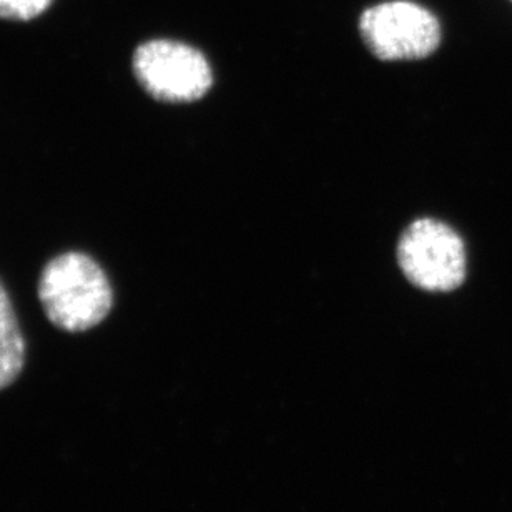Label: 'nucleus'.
I'll use <instances>...</instances> for the list:
<instances>
[{"label":"nucleus","instance_id":"nucleus-5","mask_svg":"<svg viewBox=\"0 0 512 512\" xmlns=\"http://www.w3.org/2000/svg\"><path fill=\"white\" fill-rule=\"evenodd\" d=\"M24 363V336L20 333L12 301L0 283V389L17 380Z\"/></svg>","mask_w":512,"mask_h":512},{"label":"nucleus","instance_id":"nucleus-2","mask_svg":"<svg viewBox=\"0 0 512 512\" xmlns=\"http://www.w3.org/2000/svg\"><path fill=\"white\" fill-rule=\"evenodd\" d=\"M133 74L153 99L190 104L212 89L213 74L200 50L177 40L155 39L138 45Z\"/></svg>","mask_w":512,"mask_h":512},{"label":"nucleus","instance_id":"nucleus-3","mask_svg":"<svg viewBox=\"0 0 512 512\" xmlns=\"http://www.w3.org/2000/svg\"><path fill=\"white\" fill-rule=\"evenodd\" d=\"M398 263L414 286L446 293L463 285L466 248L453 228L433 218L411 223L398 243Z\"/></svg>","mask_w":512,"mask_h":512},{"label":"nucleus","instance_id":"nucleus-6","mask_svg":"<svg viewBox=\"0 0 512 512\" xmlns=\"http://www.w3.org/2000/svg\"><path fill=\"white\" fill-rule=\"evenodd\" d=\"M55 0H0V19L29 22L45 14Z\"/></svg>","mask_w":512,"mask_h":512},{"label":"nucleus","instance_id":"nucleus-1","mask_svg":"<svg viewBox=\"0 0 512 512\" xmlns=\"http://www.w3.org/2000/svg\"><path fill=\"white\" fill-rule=\"evenodd\" d=\"M45 315L60 330L80 333L107 318L114 295L104 270L84 253H64L45 266L39 280Z\"/></svg>","mask_w":512,"mask_h":512},{"label":"nucleus","instance_id":"nucleus-4","mask_svg":"<svg viewBox=\"0 0 512 512\" xmlns=\"http://www.w3.org/2000/svg\"><path fill=\"white\" fill-rule=\"evenodd\" d=\"M360 30L368 49L381 60L424 59L441 42L438 19L421 5L404 0L366 10Z\"/></svg>","mask_w":512,"mask_h":512}]
</instances>
